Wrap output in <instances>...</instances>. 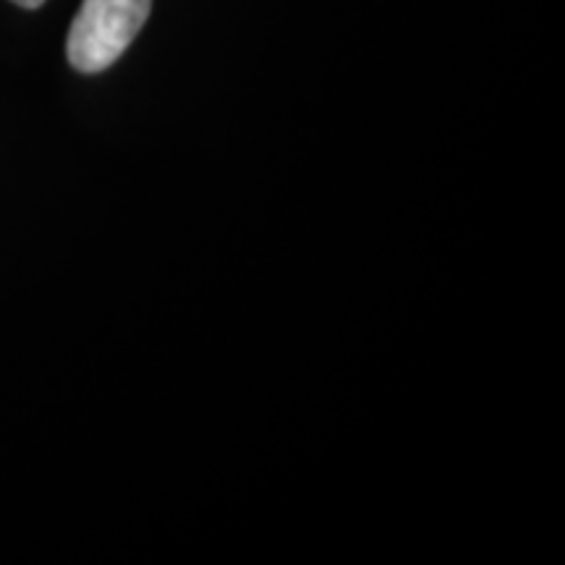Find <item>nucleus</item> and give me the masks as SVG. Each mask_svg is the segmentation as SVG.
I'll use <instances>...</instances> for the list:
<instances>
[{
  "instance_id": "2",
  "label": "nucleus",
  "mask_w": 565,
  "mask_h": 565,
  "mask_svg": "<svg viewBox=\"0 0 565 565\" xmlns=\"http://www.w3.org/2000/svg\"><path fill=\"white\" fill-rule=\"evenodd\" d=\"M13 3L21 6V9H40V6L45 3V0H13Z\"/></svg>"
},
{
  "instance_id": "1",
  "label": "nucleus",
  "mask_w": 565,
  "mask_h": 565,
  "mask_svg": "<svg viewBox=\"0 0 565 565\" xmlns=\"http://www.w3.org/2000/svg\"><path fill=\"white\" fill-rule=\"evenodd\" d=\"M152 0H84L71 21L66 55L82 74L110 68L150 19Z\"/></svg>"
}]
</instances>
